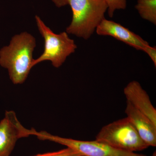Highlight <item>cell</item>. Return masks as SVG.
I'll list each match as a JSON object with an SVG mask.
<instances>
[{
	"instance_id": "30bf717a",
	"label": "cell",
	"mask_w": 156,
	"mask_h": 156,
	"mask_svg": "<svg viewBox=\"0 0 156 156\" xmlns=\"http://www.w3.org/2000/svg\"><path fill=\"white\" fill-rule=\"evenodd\" d=\"M135 8L143 19L156 24V0H137Z\"/></svg>"
},
{
	"instance_id": "7c38bea8",
	"label": "cell",
	"mask_w": 156,
	"mask_h": 156,
	"mask_svg": "<svg viewBox=\"0 0 156 156\" xmlns=\"http://www.w3.org/2000/svg\"><path fill=\"white\" fill-rule=\"evenodd\" d=\"M31 156H82L79 153L72 149L66 147V148L56 151L39 154Z\"/></svg>"
},
{
	"instance_id": "3957f363",
	"label": "cell",
	"mask_w": 156,
	"mask_h": 156,
	"mask_svg": "<svg viewBox=\"0 0 156 156\" xmlns=\"http://www.w3.org/2000/svg\"><path fill=\"white\" fill-rule=\"evenodd\" d=\"M95 140L117 149L131 152L148 147L127 117L104 126Z\"/></svg>"
},
{
	"instance_id": "9a60e30c",
	"label": "cell",
	"mask_w": 156,
	"mask_h": 156,
	"mask_svg": "<svg viewBox=\"0 0 156 156\" xmlns=\"http://www.w3.org/2000/svg\"><path fill=\"white\" fill-rule=\"evenodd\" d=\"M151 156H156V151L154 152L153 154H152Z\"/></svg>"
},
{
	"instance_id": "6da1fadb",
	"label": "cell",
	"mask_w": 156,
	"mask_h": 156,
	"mask_svg": "<svg viewBox=\"0 0 156 156\" xmlns=\"http://www.w3.org/2000/svg\"><path fill=\"white\" fill-rule=\"evenodd\" d=\"M36 39L26 32L14 35L10 44L0 50V66L6 69L15 85L23 83L33 67Z\"/></svg>"
},
{
	"instance_id": "8992f818",
	"label": "cell",
	"mask_w": 156,
	"mask_h": 156,
	"mask_svg": "<svg viewBox=\"0 0 156 156\" xmlns=\"http://www.w3.org/2000/svg\"><path fill=\"white\" fill-rule=\"evenodd\" d=\"M30 130L25 128L14 111H6L0 121V156H10L17 140L28 137Z\"/></svg>"
},
{
	"instance_id": "ba28073f",
	"label": "cell",
	"mask_w": 156,
	"mask_h": 156,
	"mask_svg": "<svg viewBox=\"0 0 156 156\" xmlns=\"http://www.w3.org/2000/svg\"><path fill=\"white\" fill-rule=\"evenodd\" d=\"M126 101L138 111L145 115L156 125V109L153 106L147 92L139 82L132 81L124 89Z\"/></svg>"
},
{
	"instance_id": "4fadbf2b",
	"label": "cell",
	"mask_w": 156,
	"mask_h": 156,
	"mask_svg": "<svg viewBox=\"0 0 156 156\" xmlns=\"http://www.w3.org/2000/svg\"><path fill=\"white\" fill-rule=\"evenodd\" d=\"M143 51L149 56L152 61L153 62L155 67L156 66V48L155 47H151L148 45L144 48Z\"/></svg>"
},
{
	"instance_id": "277c9868",
	"label": "cell",
	"mask_w": 156,
	"mask_h": 156,
	"mask_svg": "<svg viewBox=\"0 0 156 156\" xmlns=\"http://www.w3.org/2000/svg\"><path fill=\"white\" fill-rule=\"evenodd\" d=\"M37 26L44 38V47L43 53L34 59L33 67L42 62L50 61L54 67H60L68 56L75 52L77 46L66 32L56 34L51 30L39 16H35Z\"/></svg>"
},
{
	"instance_id": "5b68a950",
	"label": "cell",
	"mask_w": 156,
	"mask_h": 156,
	"mask_svg": "<svg viewBox=\"0 0 156 156\" xmlns=\"http://www.w3.org/2000/svg\"><path fill=\"white\" fill-rule=\"evenodd\" d=\"M31 136L39 140H49L65 146L79 153L82 156H147L136 152L120 150L97 140H78L53 135L44 131H37L32 128Z\"/></svg>"
},
{
	"instance_id": "8fae6325",
	"label": "cell",
	"mask_w": 156,
	"mask_h": 156,
	"mask_svg": "<svg viewBox=\"0 0 156 156\" xmlns=\"http://www.w3.org/2000/svg\"><path fill=\"white\" fill-rule=\"evenodd\" d=\"M108 7V13L109 17H113L115 11L117 10H124L127 7V0H105Z\"/></svg>"
},
{
	"instance_id": "9c48e42d",
	"label": "cell",
	"mask_w": 156,
	"mask_h": 156,
	"mask_svg": "<svg viewBox=\"0 0 156 156\" xmlns=\"http://www.w3.org/2000/svg\"><path fill=\"white\" fill-rule=\"evenodd\" d=\"M125 113L139 136L148 147H156V125L145 115L126 101Z\"/></svg>"
},
{
	"instance_id": "52a82bcc",
	"label": "cell",
	"mask_w": 156,
	"mask_h": 156,
	"mask_svg": "<svg viewBox=\"0 0 156 156\" xmlns=\"http://www.w3.org/2000/svg\"><path fill=\"white\" fill-rule=\"evenodd\" d=\"M99 35L109 36L131 46L136 50H143L149 45L138 35L120 23L104 18L95 30Z\"/></svg>"
},
{
	"instance_id": "7a4b0ae2",
	"label": "cell",
	"mask_w": 156,
	"mask_h": 156,
	"mask_svg": "<svg viewBox=\"0 0 156 156\" xmlns=\"http://www.w3.org/2000/svg\"><path fill=\"white\" fill-rule=\"evenodd\" d=\"M73 17L68 34L89 39L104 18L108 7L105 0H68Z\"/></svg>"
},
{
	"instance_id": "5bb4252c",
	"label": "cell",
	"mask_w": 156,
	"mask_h": 156,
	"mask_svg": "<svg viewBox=\"0 0 156 156\" xmlns=\"http://www.w3.org/2000/svg\"><path fill=\"white\" fill-rule=\"evenodd\" d=\"M51 1L58 8H61L68 5V0H51Z\"/></svg>"
}]
</instances>
